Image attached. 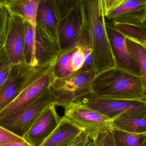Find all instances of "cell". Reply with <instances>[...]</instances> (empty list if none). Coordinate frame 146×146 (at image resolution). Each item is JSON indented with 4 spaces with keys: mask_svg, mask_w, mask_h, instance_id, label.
Instances as JSON below:
<instances>
[{
    "mask_svg": "<svg viewBox=\"0 0 146 146\" xmlns=\"http://www.w3.org/2000/svg\"><path fill=\"white\" fill-rule=\"evenodd\" d=\"M144 87L141 77L117 67L96 75L92 82V94L118 100H142Z\"/></svg>",
    "mask_w": 146,
    "mask_h": 146,
    "instance_id": "1",
    "label": "cell"
},
{
    "mask_svg": "<svg viewBox=\"0 0 146 146\" xmlns=\"http://www.w3.org/2000/svg\"><path fill=\"white\" fill-rule=\"evenodd\" d=\"M96 75L94 69H91L55 78L49 88L54 104L64 107L72 102L82 101L92 94V82Z\"/></svg>",
    "mask_w": 146,
    "mask_h": 146,
    "instance_id": "2",
    "label": "cell"
},
{
    "mask_svg": "<svg viewBox=\"0 0 146 146\" xmlns=\"http://www.w3.org/2000/svg\"><path fill=\"white\" fill-rule=\"evenodd\" d=\"M57 59L36 66H32L25 62L12 65L0 92V112L14 100L36 77L53 67Z\"/></svg>",
    "mask_w": 146,
    "mask_h": 146,
    "instance_id": "3",
    "label": "cell"
},
{
    "mask_svg": "<svg viewBox=\"0 0 146 146\" xmlns=\"http://www.w3.org/2000/svg\"><path fill=\"white\" fill-rule=\"evenodd\" d=\"M54 104L49 88L26 106L7 116L0 118V126L13 133L25 138L31 127L49 106Z\"/></svg>",
    "mask_w": 146,
    "mask_h": 146,
    "instance_id": "4",
    "label": "cell"
},
{
    "mask_svg": "<svg viewBox=\"0 0 146 146\" xmlns=\"http://www.w3.org/2000/svg\"><path fill=\"white\" fill-rule=\"evenodd\" d=\"M64 108V117L93 141L100 132L111 129V120L92 110L82 101L72 102Z\"/></svg>",
    "mask_w": 146,
    "mask_h": 146,
    "instance_id": "5",
    "label": "cell"
},
{
    "mask_svg": "<svg viewBox=\"0 0 146 146\" xmlns=\"http://www.w3.org/2000/svg\"><path fill=\"white\" fill-rule=\"evenodd\" d=\"M82 101L110 120L120 115L146 116V101L143 100L113 99L97 97L92 94Z\"/></svg>",
    "mask_w": 146,
    "mask_h": 146,
    "instance_id": "6",
    "label": "cell"
},
{
    "mask_svg": "<svg viewBox=\"0 0 146 146\" xmlns=\"http://www.w3.org/2000/svg\"><path fill=\"white\" fill-rule=\"evenodd\" d=\"M106 28L116 67L142 78L139 65L127 45L126 37L111 22H106Z\"/></svg>",
    "mask_w": 146,
    "mask_h": 146,
    "instance_id": "7",
    "label": "cell"
},
{
    "mask_svg": "<svg viewBox=\"0 0 146 146\" xmlns=\"http://www.w3.org/2000/svg\"><path fill=\"white\" fill-rule=\"evenodd\" d=\"M54 67L33 80L14 100L0 112V118L10 115L27 105L49 88L55 78L53 73Z\"/></svg>",
    "mask_w": 146,
    "mask_h": 146,
    "instance_id": "8",
    "label": "cell"
},
{
    "mask_svg": "<svg viewBox=\"0 0 146 146\" xmlns=\"http://www.w3.org/2000/svg\"><path fill=\"white\" fill-rule=\"evenodd\" d=\"M25 37V20L19 16L9 13L3 48L12 65L25 62L24 57Z\"/></svg>",
    "mask_w": 146,
    "mask_h": 146,
    "instance_id": "9",
    "label": "cell"
},
{
    "mask_svg": "<svg viewBox=\"0 0 146 146\" xmlns=\"http://www.w3.org/2000/svg\"><path fill=\"white\" fill-rule=\"evenodd\" d=\"M56 106H49L38 117L25 137L32 146H39L54 131L62 117L58 115Z\"/></svg>",
    "mask_w": 146,
    "mask_h": 146,
    "instance_id": "10",
    "label": "cell"
},
{
    "mask_svg": "<svg viewBox=\"0 0 146 146\" xmlns=\"http://www.w3.org/2000/svg\"><path fill=\"white\" fill-rule=\"evenodd\" d=\"M81 13L78 4L59 21V38L61 53L76 47L81 27Z\"/></svg>",
    "mask_w": 146,
    "mask_h": 146,
    "instance_id": "11",
    "label": "cell"
},
{
    "mask_svg": "<svg viewBox=\"0 0 146 146\" xmlns=\"http://www.w3.org/2000/svg\"><path fill=\"white\" fill-rule=\"evenodd\" d=\"M106 19L111 23L132 25L146 23V0H126L110 13Z\"/></svg>",
    "mask_w": 146,
    "mask_h": 146,
    "instance_id": "12",
    "label": "cell"
},
{
    "mask_svg": "<svg viewBox=\"0 0 146 146\" xmlns=\"http://www.w3.org/2000/svg\"><path fill=\"white\" fill-rule=\"evenodd\" d=\"M59 20L48 0H40L38 4L36 27L47 38L60 44Z\"/></svg>",
    "mask_w": 146,
    "mask_h": 146,
    "instance_id": "13",
    "label": "cell"
},
{
    "mask_svg": "<svg viewBox=\"0 0 146 146\" xmlns=\"http://www.w3.org/2000/svg\"><path fill=\"white\" fill-rule=\"evenodd\" d=\"M82 132L63 116L57 128L39 146H71Z\"/></svg>",
    "mask_w": 146,
    "mask_h": 146,
    "instance_id": "14",
    "label": "cell"
},
{
    "mask_svg": "<svg viewBox=\"0 0 146 146\" xmlns=\"http://www.w3.org/2000/svg\"><path fill=\"white\" fill-rule=\"evenodd\" d=\"M35 49L38 66L45 65L55 60L61 52L60 44L47 38L36 27Z\"/></svg>",
    "mask_w": 146,
    "mask_h": 146,
    "instance_id": "15",
    "label": "cell"
},
{
    "mask_svg": "<svg viewBox=\"0 0 146 146\" xmlns=\"http://www.w3.org/2000/svg\"><path fill=\"white\" fill-rule=\"evenodd\" d=\"M40 0H13L6 8L9 13L22 18L36 27V18Z\"/></svg>",
    "mask_w": 146,
    "mask_h": 146,
    "instance_id": "16",
    "label": "cell"
},
{
    "mask_svg": "<svg viewBox=\"0 0 146 146\" xmlns=\"http://www.w3.org/2000/svg\"><path fill=\"white\" fill-rule=\"evenodd\" d=\"M112 129L133 133H146V116L120 115L110 121Z\"/></svg>",
    "mask_w": 146,
    "mask_h": 146,
    "instance_id": "17",
    "label": "cell"
},
{
    "mask_svg": "<svg viewBox=\"0 0 146 146\" xmlns=\"http://www.w3.org/2000/svg\"><path fill=\"white\" fill-rule=\"evenodd\" d=\"M36 27L25 21L24 57L26 63L32 66H38L35 56V39Z\"/></svg>",
    "mask_w": 146,
    "mask_h": 146,
    "instance_id": "18",
    "label": "cell"
},
{
    "mask_svg": "<svg viewBox=\"0 0 146 146\" xmlns=\"http://www.w3.org/2000/svg\"><path fill=\"white\" fill-rule=\"evenodd\" d=\"M125 36L146 47V23L143 25L111 23Z\"/></svg>",
    "mask_w": 146,
    "mask_h": 146,
    "instance_id": "19",
    "label": "cell"
},
{
    "mask_svg": "<svg viewBox=\"0 0 146 146\" xmlns=\"http://www.w3.org/2000/svg\"><path fill=\"white\" fill-rule=\"evenodd\" d=\"M127 45L137 62L142 74L144 88H146V47L126 37Z\"/></svg>",
    "mask_w": 146,
    "mask_h": 146,
    "instance_id": "20",
    "label": "cell"
},
{
    "mask_svg": "<svg viewBox=\"0 0 146 146\" xmlns=\"http://www.w3.org/2000/svg\"><path fill=\"white\" fill-rule=\"evenodd\" d=\"M77 48L61 53L56 60L53 68V73L55 78L65 77L72 74L70 70V63L73 54Z\"/></svg>",
    "mask_w": 146,
    "mask_h": 146,
    "instance_id": "21",
    "label": "cell"
},
{
    "mask_svg": "<svg viewBox=\"0 0 146 146\" xmlns=\"http://www.w3.org/2000/svg\"><path fill=\"white\" fill-rule=\"evenodd\" d=\"M112 132L116 146H139L145 133H133L115 129H112Z\"/></svg>",
    "mask_w": 146,
    "mask_h": 146,
    "instance_id": "22",
    "label": "cell"
},
{
    "mask_svg": "<svg viewBox=\"0 0 146 146\" xmlns=\"http://www.w3.org/2000/svg\"><path fill=\"white\" fill-rule=\"evenodd\" d=\"M58 19L65 17L79 2V0H48Z\"/></svg>",
    "mask_w": 146,
    "mask_h": 146,
    "instance_id": "23",
    "label": "cell"
},
{
    "mask_svg": "<svg viewBox=\"0 0 146 146\" xmlns=\"http://www.w3.org/2000/svg\"><path fill=\"white\" fill-rule=\"evenodd\" d=\"M11 66L12 64L3 47L0 50V92L7 80Z\"/></svg>",
    "mask_w": 146,
    "mask_h": 146,
    "instance_id": "24",
    "label": "cell"
},
{
    "mask_svg": "<svg viewBox=\"0 0 146 146\" xmlns=\"http://www.w3.org/2000/svg\"><path fill=\"white\" fill-rule=\"evenodd\" d=\"M9 13L7 9L0 7V50L3 47L7 30Z\"/></svg>",
    "mask_w": 146,
    "mask_h": 146,
    "instance_id": "25",
    "label": "cell"
},
{
    "mask_svg": "<svg viewBox=\"0 0 146 146\" xmlns=\"http://www.w3.org/2000/svg\"><path fill=\"white\" fill-rule=\"evenodd\" d=\"M94 142V146H116L111 129L100 132Z\"/></svg>",
    "mask_w": 146,
    "mask_h": 146,
    "instance_id": "26",
    "label": "cell"
},
{
    "mask_svg": "<svg viewBox=\"0 0 146 146\" xmlns=\"http://www.w3.org/2000/svg\"><path fill=\"white\" fill-rule=\"evenodd\" d=\"M85 55L80 49L77 48L73 54L70 63V70L72 73L80 71L84 65Z\"/></svg>",
    "mask_w": 146,
    "mask_h": 146,
    "instance_id": "27",
    "label": "cell"
},
{
    "mask_svg": "<svg viewBox=\"0 0 146 146\" xmlns=\"http://www.w3.org/2000/svg\"><path fill=\"white\" fill-rule=\"evenodd\" d=\"M25 138L19 137L0 126V146L12 143L25 141Z\"/></svg>",
    "mask_w": 146,
    "mask_h": 146,
    "instance_id": "28",
    "label": "cell"
},
{
    "mask_svg": "<svg viewBox=\"0 0 146 146\" xmlns=\"http://www.w3.org/2000/svg\"><path fill=\"white\" fill-rule=\"evenodd\" d=\"M126 0H100L105 17L121 6Z\"/></svg>",
    "mask_w": 146,
    "mask_h": 146,
    "instance_id": "29",
    "label": "cell"
},
{
    "mask_svg": "<svg viewBox=\"0 0 146 146\" xmlns=\"http://www.w3.org/2000/svg\"><path fill=\"white\" fill-rule=\"evenodd\" d=\"M91 140L87 135L82 132L71 146H87Z\"/></svg>",
    "mask_w": 146,
    "mask_h": 146,
    "instance_id": "30",
    "label": "cell"
},
{
    "mask_svg": "<svg viewBox=\"0 0 146 146\" xmlns=\"http://www.w3.org/2000/svg\"><path fill=\"white\" fill-rule=\"evenodd\" d=\"M1 146H32L29 143L25 141L24 142H17V143H12L10 144H6Z\"/></svg>",
    "mask_w": 146,
    "mask_h": 146,
    "instance_id": "31",
    "label": "cell"
},
{
    "mask_svg": "<svg viewBox=\"0 0 146 146\" xmlns=\"http://www.w3.org/2000/svg\"><path fill=\"white\" fill-rule=\"evenodd\" d=\"M13 0H0V7H7Z\"/></svg>",
    "mask_w": 146,
    "mask_h": 146,
    "instance_id": "32",
    "label": "cell"
},
{
    "mask_svg": "<svg viewBox=\"0 0 146 146\" xmlns=\"http://www.w3.org/2000/svg\"><path fill=\"white\" fill-rule=\"evenodd\" d=\"M139 146H146V133L142 138Z\"/></svg>",
    "mask_w": 146,
    "mask_h": 146,
    "instance_id": "33",
    "label": "cell"
},
{
    "mask_svg": "<svg viewBox=\"0 0 146 146\" xmlns=\"http://www.w3.org/2000/svg\"><path fill=\"white\" fill-rule=\"evenodd\" d=\"M142 100L146 101V88L144 89L143 92V96H142Z\"/></svg>",
    "mask_w": 146,
    "mask_h": 146,
    "instance_id": "34",
    "label": "cell"
},
{
    "mask_svg": "<svg viewBox=\"0 0 146 146\" xmlns=\"http://www.w3.org/2000/svg\"><path fill=\"white\" fill-rule=\"evenodd\" d=\"M87 146H94V142L93 141L91 140Z\"/></svg>",
    "mask_w": 146,
    "mask_h": 146,
    "instance_id": "35",
    "label": "cell"
}]
</instances>
